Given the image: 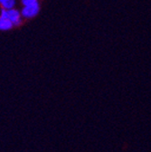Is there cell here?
Wrapping results in <instances>:
<instances>
[{"label": "cell", "instance_id": "obj_1", "mask_svg": "<svg viewBox=\"0 0 151 152\" xmlns=\"http://www.w3.org/2000/svg\"><path fill=\"white\" fill-rule=\"evenodd\" d=\"M39 10H40L39 4L38 2H36L34 4L24 7V8L21 11V14L22 16L25 18H33L35 15H37V14L39 13Z\"/></svg>", "mask_w": 151, "mask_h": 152}, {"label": "cell", "instance_id": "obj_2", "mask_svg": "<svg viewBox=\"0 0 151 152\" xmlns=\"http://www.w3.org/2000/svg\"><path fill=\"white\" fill-rule=\"evenodd\" d=\"M21 16L22 14L15 8L8 10V19L14 24V26H19L21 24Z\"/></svg>", "mask_w": 151, "mask_h": 152}, {"label": "cell", "instance_id": "obj_3", "mask_svg": "<svg viewBox=\"0 0 151 152\" xmlns=\"http://www.w3.org/2000/svg\"><path fill=\"white\" fill-rule=\"evenodd\" d=\"M14 26V24L9 19H1L0 18V28L1 30H9Z\"/></svg>", "mask_w": 151, "mask_h": 152}, {"label": "cell", "instance_id": "obj_4", "mask_svg": "<svg viewBox=\"0 0 151 152\" xmlns=\"http://www.w3.org/2000/svg\"><path fill=\"white\" fill-rule=\"evenodd\" d=\"M3 8L5 9H7V10H10V9H13L15 6V0H7V1L1 5Z\"/></svg>", "mask_w": 151, "mask_h": 152}, {"label": "cell", "instance_id": "obj_5", "mask_svg": "<svg viewBox=\"0 0 151 152\" xmlns=\"http://www.w3.org/2000/svg\"><path fill=\"white\" fill-rule=\"evenodd\" d=\"M0 15H1V16H0L1 19H8V10L7 9H5L2 7L1 12H0Z\"/></svg>", "mask_w": 151, "mask_h": 152}, {"label": "cell", "instance_id": "obj_6", "mask_svg": "<svg viewBox=\"0 0 151 152\" xmlns=\"http://www.w3.org/2000/svg\"><path fill=\"white\" fill-rule=\"evenodd\" d=\"M21 2L24 5V7H26V6H29V5L36 3L37 0H21Z\"/></svg>", "mask_w": 151, "mask_h": 152}, {"label": "cell", "instance_id": "obj_7", "mask_svg": "<svg viewBox=\"0 0 151 152\" xmlns=\"http://www.w3.org/2000/svg\"><path fill=\"white\" fill-rule=\"evenodd\" d=\"M6 1H7V0H0V4L2 5V4H4V3H5Z\"/></svg>", "mask_w": 151, "mask_h": 152}]
</instances>
